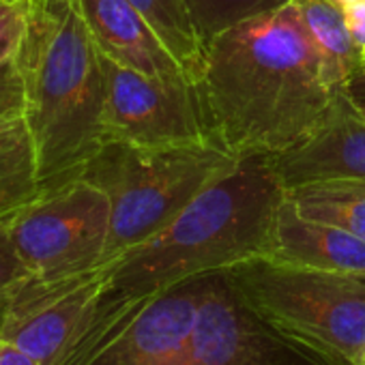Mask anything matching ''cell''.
Returning <instances> with one entry per match:
<instances>
[{"label": "cell", "instance_id": "cell-1", "mask_svg": "<svg viewBox=\"0 0 365 365\" xmlns=\"http://www.w3.org/2000/svg\"><path fill=\"white\" fill-rule=\"evenodd\" d=\"M222 144L277 157L329 116L335 93L290 0L215 39L200 76Z\"/></svg>", "mask_w": 365, "mask_h": 365}, {"label": "cell", "instance_id": "cell-2", "mask_svg": "<svg viewBox=\"0 0 365 365\" xmlns=\"http://www.w3.org/2000/svg\"><path fill=\"white\" fill-rule=\"evenodd\" d=\"M284 198L273 157L241 155L159 235L108 262L106 297L146 299L264 256Z\"/></svg>", "mask_w": 365, "mask_h": 365}, {"label": "cell", "instance_id": "cell-3", "mask_svg": "<svg viewBox=\"0 0 365 365\" xmlns=\"http://www.w3.org/2000/svg\"><path fill=\"white\" fill-rule=\"evenodd\" d=\"M16 65L41 190L80 176L106 142V76L78 0H31Z\"/></svg>", "mask_w": 365, "mask_h": 365}, {"label": "cell", "instance_id": "cell-4", "mask_svg": "<svg viewBox=\"0 0 365 365\" xmlns=\"http://www.w3.org/2000/svg\"><path fill=\"white\" fill-rule=\"evenodd\" d=\"M241 155L224 144L142 148L108 140L80 172L110 202L106 262L159 235Z\"/></svg>", "mask_w": 365, "mask_h": 365}, {"label": "cell", "instance_id": "cell-5", "mask_svg": "<svg viewBox=\"0 0 365 365\" xmlns=\"http://www.w3.org/2000/svg\"><path fill=\"white\" fill-rule=\"evenodd\" d=\"M224 275L262 322L322 365L363 363L365 275L305 269L264 256Z\"/></svg>", "mask_w": 365, "mask_h": 365}, {"label": "cell", "instance_id": "cell-6", "mask_svg": "<svg viewBox=\"0 0 365 365\" xmlns=\"http://www.w3.org/2000/svg\"><path fill=\"white\" fill-rule=\"evenodd\" d=\"M110 202L82 176L43 187L11 213V239L29 273L61 279L106 264Z\"/></svg>", "mask_w": 365, "mask_h": 365}, {"label": "cell", "instance_id": "cell-7", "mask_svg": "<svg viewBox=\"0 0 365 365\" xmlns=\"http://www.w3.org/2000/svg\"><path fill=\"white\" fill-rule=\"evenodd\" d=\"M106 142L142 148L222 144L202 82L190 73L148 78L101 54Z\"/></svg>", "mask_w": 365, "mask_h": 365}, {"label": "cell", "instance_id": "cell-8", "mask_svg": "<svg viewBox=\"0 0 365 365\" xmlns=\"http://www.w3.org/2000/svg\"><path fill=\"white\" fill-rule=\"evenodd\" d=\"M205 275L138 301L103 299L63 365H187Z\"/></svg>", "mask_w": 365, "mask_h": 365}, {"label": "cell", "instance_id": "cell-9", "mask_svg": "<svg viewBox=\"0 0 365 365\" xmlns=\"http://www.w3.org/2000/svg\"><path fill=\"white\" fill-rule=\"evenodd\" d=\"M110 264L61 279L26 277L0 301V337L39 365H63L95 322Z\"/></svg>", "mask_w": 365, "mask_h": 365}, {"label": "cell", "instance_id": "cell-10", "mask_svg": "<svg viewBox=\"0 0 365 365\" xmlns=\"http://www.w3.org/2000/svg\"><path fill=\"white\" fill-rule=\"evenodd\" d=\"M301 354L307 352L277 335L241 301L224 271L205 275L187 365H294Z\"/></svg>", "mask_w": 365, "mask_h": 365}, {"label": "cell", "instance_id": "cell-11", "mask_svg": "<svg viewBox=\"0 0 365 365\" xmlns=\"http://www.w3.org/2000/svg\"><path fill=\"white\" fill-rule=\"evenodd\" d=\"M273 163L286 190L322 178L365 180V114L339 93L327 120Z\"/></svg>", "mask_w": 365, "mask_h": 365}, {"label": "cell", "instance_id": "cell-12", "mask_svg": "<svg viewBox=\"0 0 365 365\" xmlns=\"http://www.w3.org/2000/svg\"><path fill=\"white\" fill-rule=\"evenodd\" d=\"M78 7L103 56L148 78L187 73L129 0H78Z\"/></svg>", "mask_w": 365, "mask_h": 365}, {"label": "cell", "instance_id": "cell-13", "mask_svg": "<svg viewBox=\"0 0 365 365\" xmlns=\"http://www.w3.org/2000/svg\"><path fill=\"white\" fill-rule=\"evenodd\" d=\"M264 258L333 273L365 275V241L329 224L303 217L284 198Z\"/></svg>", "mask_w": 365, "mask_h": 365}, {"label": "cell", "instance_id": "cell-14", "mask_svg": "<svg viewBox=\"0 0 365 365\" xmlns=\"http://www.w3.org/2000/svg\"><path fill=\"white\" fill-rule=\"evenodd\" d=\"M299 18L320 56L327 84L335 93H346V84L359 65V46L352 41L341 9L329 0H292Z\"/></svg>", "mask_w": 365, "mask_h": 365}, {"label": "cell", "instance_id": "cell-15", "mask_svg": "<svg viewBox=\"0 0 365 365\" xmlns=\"http://www.w3.org/2000/svg\"><path fill=\"white\" fill-rule=\"evenodd\" d=\"M286 196L303 217L341 228L365 241V180L322 178L290 187Z\"/></svg>", "mask_w": 365, "mask_h": 365}, {"label": "cell", "instance_id": "cell-16", "mask_svg": "<svg viewBox=\"0 0 365 365\" xmlns=\"http://www.w3.org/2000/svg\"><path fill=\"white\" fill-rule=\"evenodd\" d=\"M39 192V157L24 114L0 116V213L20 209Z\"/></svg>", "mask_w": 365, "mask_h": 365}, {"label": "cell", "instance_id": "cell-17", "mask_svg": "<svg viewBox=\"0 0 365 365\" xmlns=\"http://www.w3.org/2000/svg\"><path fill=\"white\" fill-rule=\"evenodd\" d=\"M146 18L178 65L200 80L205 67V50L194 33L185 0H129Z\"/></svg>", "mask_w": 365, "mask_h": 365}, {"label": "cell", "instance_id": "cell-18", "mask_svg": "<svg viewBox=\"0 0 365 365\" xmlns=\"http://www.w3.org/2000/svg\"><path fill=\"white\" fill-rule=\"evenodd\" d=\"M288 3L290 0H185V7L202 50H207L224 33Z\"/></svg>", "mask_w": 365, "mask_h": 365}, {"label": "cell", "instance_id": "cell-19", "mask_svg": "<svg viewBox=\"0 0 365 365\" xmlns=\"http://www.w3.org/2000/svg\"><path fill=\"white\" fill-rule=\"evenodd\" d=\"M29 14L31 0L0 5V65L16 61L29 29Z\"/></svg>", "mask_w": 365, "mask_h": 365}, {"label": "cell", "instance_id": "cell-20", "mask_svg": "<svg viewBox=\"0 0 365 365\" xmlns=\"http://www.w3.org/2000/svg\"><path fill=\"white\" fill-rule=\"evenodd\" d=\"M11 213H0V301L31 277L11 239Z\"/></svg>", "mask_w": 365, "mask_h": 365}, {"label": "cell", "instance_id": "cell-21", "mask_svg": "<svg viewBox=\"0 0 365 365\" xmlns=\"http://www.w3.org/2000/svg\"><path fill=\"white\" fill-rule=\"evenodd\" d=\"M24 93L16 61L0 65V116L22 114Z\"/></svg>", "mask_w": 365, "mask_h": 365}, {"label": "cell", "instance_id": "cell-22", "mask_svg": "<svg viewBox=\"0 0 365 365\" xmlns=\"http://www.w3.org/2000/svg\"><path fill=\"white\" fill-rule=\"evenodd\" d=\"M341 16H344V24H346L352 41L359 48H363L365 46V0H359V3L344 7Z\"/></svg>", "mask_w": 365, "mask_h": 365}, {"label": "cell", "instance_id": "cell-23", "mask_svg": "<svg viewBox=\"0 0 365 365\" xmlns=\"http://www.w3.org/2000/svg\"><path fill=\"white\" fill-rule=\"evenodd\" d=\"M0 365H39V363L9 339L0 337Z\"/></svg>", "mask_w": 365, "mask_h": 365}, {"label": "cell", "instance_id": "cell-24", "mask_svg": "<svg viewBox=\"0 0 365 365\" xmlns=\"http://www.w3.org/2000/svg\"><path fill=\"white\" fill-rule=\"evenodd\" d=\"M329 3H331L333 7H337V9H344V7H348V5H352V3H359V0H329Z\"/></svg>", "mask_w": 365, "mask_h": 365}, {"label": "cell", "instance_id": "cell-25", "mask_svg": "<svg viewBox=\"0 0 365 365\" xmlns=\"http://www.w3.org/2000/svg\"><path fill=\"white\" fill-rule=\"evenodd\" d=\"M5 3H16V0H0V5H5Z\"/></svg>", "mask_w": 365, "mask_h": 365}, {"label": "cell", "instance_id": "cell-26", "mask_svg": "<svg viewBox=\"0 0 365 365\" xmlns=\"http://www.w3.org/2000/svg\"><path fill=\"white\" fill-rule=\"evenodd\" d=\"M361 365H365V354H363V363H361Z\"/></svg>", "mask_w": 365, "mask_h": 365}, {"label": "cell", "instance_id": "cell-27", "mask_svg": "<svg viewBox=\"0 0 365 365\" xmlns=\"http://www.w3.org/2000/svg\"><path fill=\"white\" fill-rule=\"evenodd\" d=\"M363 114H365V112H363Z\"/></svg>", "mask_w": 365, "mask_h": 365}]
</instances>
